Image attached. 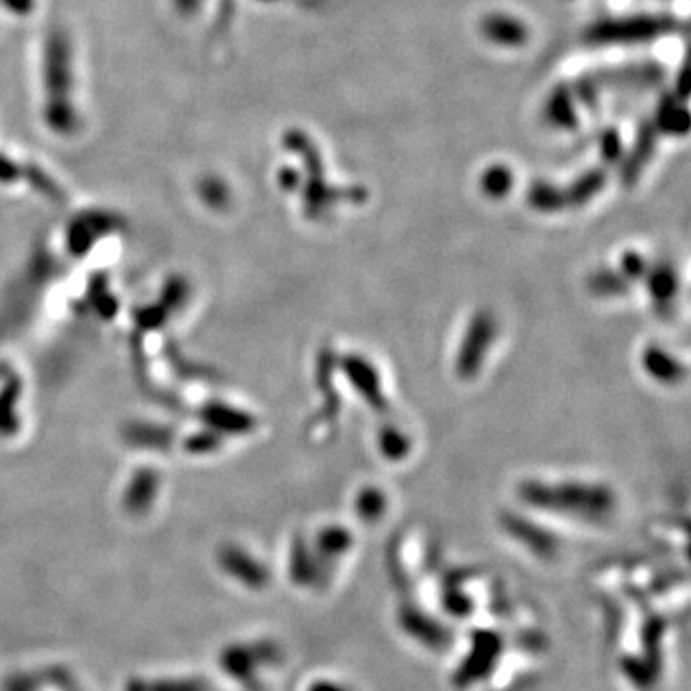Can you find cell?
I'll list each match as a JSON object with an SVG mask.
<instances>
[{
    "mask_svg": "<svg viewBox=\"0 0 691 691\" xmlns=\"http://www.w3.org/2000/svg\"><path fill=\"white\" fill-rule=\"evenodd\" d=\"M526 498L538 501V503H546V501H559L561 505H565L567 501L571 500L572 515H601L605 511L611 509L613 505V496L609 494L607 488L601 486H588V484H576V482H569V484H559V486H546V484H532L526 486ZM563 507H559L557 511H561Z\"/></svg>",
    "mask_w": 691,
    "mask_h": 691,
    "instance_id": "cell-1",
    "label": "cell"
},
{
    "mask_svg": "<svg viewBox=\"0 0 691 691\" xmlns=\"http://www.w3.org/2000/svg\"><path fill=\"white\" fill-rule=\"evenodd\" d=\"M382 498L381 494L377 490H369V494H363L359 498V509L365 517H377L379 513H382Z\"/></svg>",
    "mask_w": 691,
    "mask_h": 691,
    "instance_id": "cell-2",
    "label": "cell"
}]
</instances>
